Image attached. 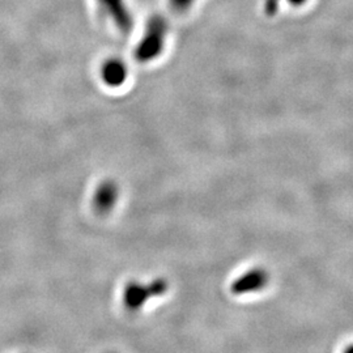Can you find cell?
<instances>
[{
  "mask_svg": "<svg viewBox=\"0 0 353 353\" xmlns=\"http://www.w3.org/2000/svg\"><path fill=\"white\" fill-rule=\"evenodd\" d=\"M192 4H194V0H169L170 11L176 14L186 12Z\"/></svg>",
  "mask_w": 353,
  "mask_h": 353,
  "instance_id": "6",
  "label": "cell"
},
{
  "mask_svg": "<svg viewBox=\"0 0 353 353\" xmlns=\"http://www.w3.org/2000/svg\"><path fill=\"white\" fill-rule=\"evenodd\" d=\"M101 75L106 85L112 88L121 87L127 79L126 64L115 58L109 59L102 65Z\"/></svg>",
  "mask_w": 353,
  "mask_h": 353,
  "instance_id": "4",
  "label": "cell"
},
{
  "mask_svg": "<svg viewBox=\"0 0 353 353\" xmlns=\"http://www.w3.org/2000/svg\"><path fill=\"white\" fill-rule=\"evenodd\" d=\"M265 283H267V274L263 271L255 270V271H252V272L246 274L245 276L239 279L233 285V290L236 293L258 290L259 288H262Z\"/></svg>",
  "mask_w": 353,
  "mask_h": 353,
  "instance_id": "5",
  "label": "cell"
},
{
  "mask_svg": "<svg viewBox=\"0 0 353 353\" xmlns=\"http://www.w3.org/2000/svg\"><path fill=\"white\" fill-rule=\"evenodd\" d=\"M119 196V190L113 181H106L101 183L93 196L94 210L99 214H108L112 211Z\"/></svg>",
  "mask_w": 353,
  "mask_h": 353,
  "instance_id": "3",
  "label": "cell"
},
{
  "mask_svg": "<svg viewBox=\"0 0 353 353\" xmlns=\"http://www.w3.org/2000/svg\"><path fill=\"white\" fill-rule=\"evenodd\" d=\"M102 11L109 16L121 32L127 33L132 29L134 21L130 10L127 8L125 0H99Z\"/></svg>",
  "mask_w": 353,
  "mask_h": 353,
  "instance_id": "2",
  "label": "cell"
},
{
  "mask_svg": "<svg viewBox=\"0 0 353 353\" xmlns=\"http://www.w3.org/2000/svg\"><path fill=\"white\" fill-rule=\"evenodd\" d=\"M344 353H353V344L352 345H350V347H347Z\"/></svg>",
  "mask_w": 353,
  "mask_h": 353,
  "instance_id": "7",
  "label": "cell"
},
{
  "mask_svg": "<svg viewBox=\"0 0 353 353\" xmlns=\"http://www.w3.org/2000/svg\"><path fill=\"white\" fill-rule=\"evenodd\" d=\"M168 33V23L164 17L156 16L148 21L144 36L140 39L135 58L140 63H148L156 59L164 49L165 38Z\"/></svg>",
  "mask_w": 353,
  "mask_h": 353,
  "instance_id": "1",
  "label": "cell"
}]
</instances>
